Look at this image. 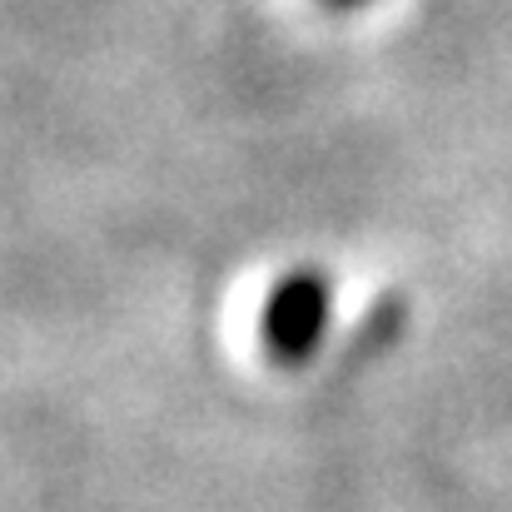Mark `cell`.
Returning a JSON list of instances; mask_svg holds the SVG:
<instances>
[{
  "label": "cell",
  "instance_id": "cell-1",
  "mask_svg": "<svg viewBox=\"0 0 512 512\" xmlns=\"http://www.w3.org/2000/svg\"><path fill=\"white\" fill-rule=\"evenodd\" d=\"M329 304H334V289L324 274H289L274 284L269 304H264V319H259V334L274 363H304L319 339H324V324H329Z\"/></svg>",
  "mask_w": 512,
  "mask_h": 512
}]
</instances>
